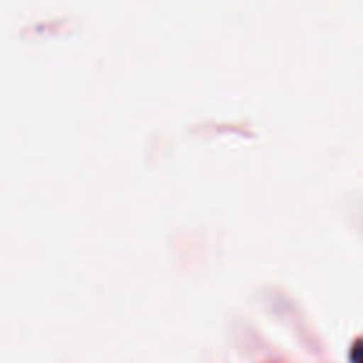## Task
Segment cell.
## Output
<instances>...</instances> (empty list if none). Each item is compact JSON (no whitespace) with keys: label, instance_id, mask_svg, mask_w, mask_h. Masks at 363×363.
<instances>
[{"label":"cell","instance_id":"cell-1","mask_svg":"<svg viewBox=\"0 0 363 363\" xmlns=\"http://www.w3.org/2000/svg\"><path fill=\"white\" fill-rule=\"evenodd\" d=\"M358 351H360V342H357V346L353 350V363H360L358 362Z\"/></svg>","mask_w":363,"mask_h":363}]
</instances>
